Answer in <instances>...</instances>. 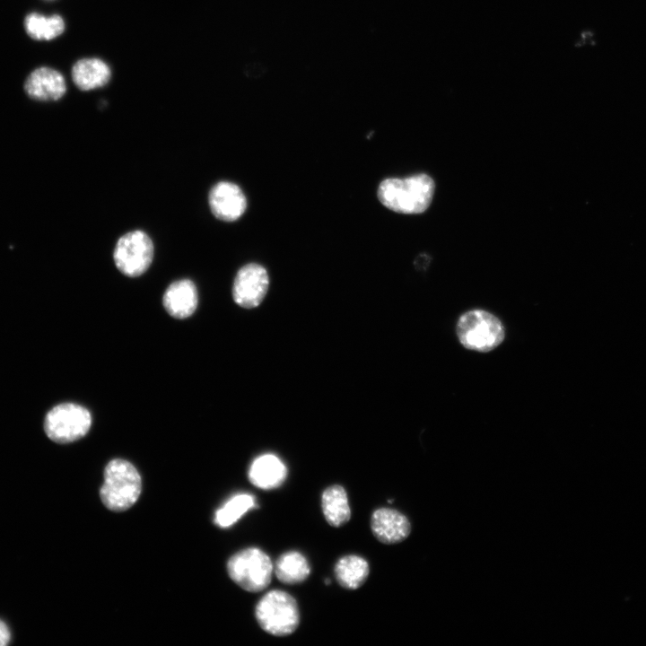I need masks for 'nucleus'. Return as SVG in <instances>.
<instances>
[{
    "mask_svg": "<svg viewBox=\"0 0 646 646\" xmlns=\"http://www.w3.org/2000/svg\"><path fill=\"white\" fill-rule=\"evenodd\" d=\"M434 188L432 179L422 173L405 179H386L380 182L377 195L387 208L399 214H415L429 207Z\"/></svg>",
    "mask_w": 646,
    "mask_h": 646,
    "instance_id": "1",
    "label": "nucleus"
},
{
    "mask_svg": "<svg viewBox=\"0 0 646 646\" xmlns=\"http://www.w3.org/2000/svg\"><path fill=\"white\" fill-rule=\"evenodd\" d=\"M141 489V476L134 465L121 458L108 463L100 495L109 510L124 511L129 509L139 498Z\"/></svg>",
    "mask_w": 646,
    "mask_h": 646,
    "instance_id": "2",
    "label": "nucleus"
},
{
    "mask_svg": "<svg viewBox=\"0 0 646 646\" xmlns=\"http://www.w3.org/2000/svg\"><path fill=\"white\" fill-rule=\"evenodd\" d=\"M255 617L263 631L278 637L293 633L301 621L296 599L280 589L266 592L258 601Z\"/></svg>",
    "mask_w": 646,
    "mask_h": 646,
    "instance_id": "3",
    "label": "nucleus"
},
{
    "mask_svg": "<svg viewBox=\"0 0 646 646\" xmlns=\"http://www.w3.org/2000/svg\"><path fill=\"white\" fill-rule=\"evenodd\" d=\"M456 331L464 347L482 353L496 348L505 336L501 320L484 310H472L462 314L458 320Z\"/></svg>",
    "mask_w": 646,
    "mask_h": 646,
    "instance_id": "4",
    "label": "nucleus"
},
{
    "mask_svg": "<svg viewBox=\"0 0 646 646\" xmlns=\"http://www.w3.org/2000/svg\"><path fill=\"white\" fill-rule=\"evenodd\" d=\"M227 572L242 589L259 592L271 583L274 565L263 550L249 547L237 552L228 560Z\"/></svg>",
    "mask_w": 646,
    "mask_h": 646,
    "instance_id": "5",
    "label": "nucleus"
},
{
    "mask_svg": "<svg viewBox=\"0 0 646 646\" xmlns=\"http://www.w3.org/2000/svg\"><path fill=\"white\" fill-rule=\"evenodd\" d=\"M92 425V415L85 407L63 403L48 411L44 421L48 437L57 443L75 441L87 434Z\"/></svg>",
    "mask_w": 646,
    "mask_h": 646,
    "instance_id": "6",
    "label": "nucleus"
},
{
    "mask_svg": "<svg viewBox=\"0 0 646 646\" xmlns=\"http://www.w3.org/2000/svg\"><path fill=\"white\" fill-rule=\"evenodd\" d=\"M153 258V241L144 231L139 230L121 236L113 253L116 266L129 277L143 275L149 268Z\"/></svg>",
    "mask_w": 646,
    "mask_h": 646,
    "instance_id": "7",
    "label": "nucleus"
},
{
    "mask_svg": "<svg viewBox=\"0 0 646 646\" xmlns=\"http://www.w3.org/2000/svg\"><path fill=\"white\" fill-rule=\"evenodd\" d=\"M268 286L269 277L265 267L256 263L245 265L234 278L233 300L242 308H255L264 300Z\"/></svg>",
    "mask_w": 646,
    "mask_h": 646,
    "instance_id": "8",
    "label": "nucleus"
},
{
    "mask_svg": "<svg viewBox=\"0 0 646 646\" xmlns=\"http://www.w3.org/2000/svg\"><path fill=\"white\" fill-rule=\"evenodd\" d=\"M208 203L213 214L223 222L238 220L247 207L243 191L230 181L216 183L209 192Z\"/></svg>",
    "mask_w": 646,
    "mask_h": 646,
    "instance_id": "9",
    "label": "nucleus"
},
{
    "mask_svg": "<svg viewBox=\"0 0 646 646\" xmlns=\"http://www.w3.org/2000/svg\"><path fill=\"white\" fill-rule=\"evenodd\" d=\"M370 526L375 538L385 545L400 543L411 533V523L407 517L397 510L387 507L376 509L372 512Z\"/></svg>",
    "mask_w": 646,
    "mask_h": 646,
    "instance_id": "10",
    "label": "nucleus"
},
{
    "mask_svg": "<svg viewBox=\"0 0 646 646\" xmlns=\"http://www.w3.org/2000/svg\"><path fill=\"white\" fill-rule=\"evenodd\" d=\"M24 90L29 97L36 100H57L65 93L66 84L58 71L39 67L28 76Z\"/></svg>",
    "mask_w": 646,
    "mask_h": 646,
    "instance_id": "11",
    "label": "nucleus"
},
{
    "mask_svg": "<svg viewBox=\"0 0 646 646\" xmlns=\"http://www.w3.org/2000/svg\"><path fill=\"white\" fill-rule=\"evenodd\" d=\"M162 302L167 312L173 318L186 319L191 316L198 302L195 284L189 279L173 282L165 291Z\"/></svg>",
    "mask_w": 646,
    "mask_h": 646,
    "instance_id": "12",
    "label": "nucleus"
},
{
    "mask_svg": "<svg viewBox=\"0 0 646 646\" xmlns=\"http://www.w3.org/2000/svg\"><path fill=\"white\" fill-rule=\"evenodd\" d=\"M248 476L249 482L256 487L272 490L284 483L287 477V468L275 455L263 454L253 460Z\"/></svg>",
    "mask_w": 646,
    "mask_h": 646,
    "instance_id": "13",
    "label": "nucleus"
},
{
    "mask_svg": "<svg viewBox=\"0 0 646 646\" xmlns=\"http://www.w3.org/2000/svg\"><path fill=\"white\" fill-rule=\"evenodd\" d=\"M111 76L109 65L100 58H83L72 68L74 84L82 91H91L106 85Z\"/></svg>",
    "mask_w": 646,
    "mask_h": 646,
    "instance_id": "14",
    "label": "nucleus"
},
{
    "mask_svg": "<svg viewBox=\"0 0 646 646\" xmlns=\"http://www.w3.org/2000/svg\"><path fill=\"white\" fill-rule=\"evenodd\" d=\"M321 509L326 521L334 528L345 525L351 519L347 493L344 486L332 484L321 494Z\"/></svg>",
    "mask_w": 646,
    "mask_h": 646,
    "instance_id": "15",
    "label": "nucleus"
},
{
    "mask_svg": "<svg viewBox=\"0 0 646 646\" xmlns=\"http://www.w3.org/2000/svg\"><path fill=\"white\" fill-rule=\"evenodd\" d=\"M369 573L368 561L357 554L344 555L334 566L336 581L346 589H357L362 587L366 582Z\"/></svg>",
    "mask_w": 646,
    "mask_h": 646,
    "instance_id": "16",
    "label": "nucleus"
},
{
    "mask_svg": "<svg viewBox=\"0 0 646 646\" xmlns=\"http://www.w3.org/2000/svg\"><path fill=\"white\" fill-rule=\"evenodd\" d=\"M275 574L279 581L287 585L303 582L310 573L307 558L298 551H287L275 561Z\"/></svg>",
    "mask_w": 646,
    "mask_h": 646,
    "instance_id": "17",
    "label": "nucleus"
},
{
    "mask_svg": "<svg viewBox=\"0 0 646 646\" xmlns=\"http://www.w3.org/2000/svg\"><path fill=\"white\" fill-rule=\"evenodd\" d=\"M24 26L29 36L38 40L52 39L65 31V22L57 14L45 17L39 13H31L25 18Z\"/></svg>",
    "mask_w": 646,
    "mask_h": 646,
    "instance_id": "18",
    "label": "nucleus"
},
{
    "mask_svg": "<svg viewBox=\"0 0 646 646\" xmlns=\"http://www.w3.org/2000/svg\"><path fill=\"white\" fill-rule=\"evenodd\" d=\"M255 506L256 502L252 494H236L216 511L214 522L221 528H228Z\"/></svg>",
    "mask_w": 646,
    "mask_h": 646,
    "instance_id": "19",
    "label": "nucleus"
},
{
    "mask_svg": "<svg viewBox=\"0 0 646 646\" xmlns=\"http://www.w3.org/2000/svg\"><path fill=\"white\" fill-rule=\"evenodd\" d=\"M11 640V632L7 624L0 619V646H4Z\"/></svg>",
    "mask_w": 646,
    "mask_h": 646,
    "instance_id": "20",
    "label": "nucleus"
},
{
    "mask_svg": "<svg viewBox=\"0 0 646 646\" xmlns=\"http://www.w3.org/2000/svg\"><path fill=\"white\" fill-rule=\"evenodd\" d=\"M329 581H330L329 579H326V580H325V583H326L327 585H328V584L330 583Z\"/></svg>",
    "mask_w": 646,
    "mask_h": 646,
    "instance_id": "21",
    "label": "nucleus"
}]
</instances>
